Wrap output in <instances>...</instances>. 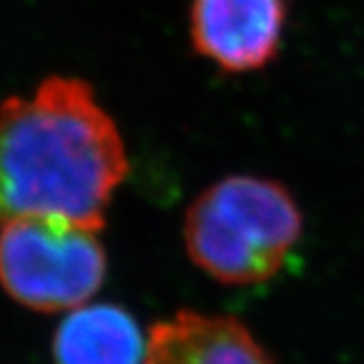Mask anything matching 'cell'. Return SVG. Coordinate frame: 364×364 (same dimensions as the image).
Wrapping results in <instances>:
<instances>
[{"mask_svg": "<svg viewBox=\"0 0 364 364\" xmlns=\"http://www.w3.org/2000/svg\"><path fill=\"white\" fill-rule=\"evenodd\" d=\"M304 231V215L282 182L231 174L213 182L184 215V247L225 286H257L282 272Z\"/></svg>", "mask_w": 364, "mask_h": 364, "instance_id": "2", "label": "cell"}, {"mask_svg": "<svg viewBox=\"0 0 364 364\" xmlns=\"http://www.w3.org/2000/svg\"><path fill=\"white\" fill-rule=\"evenodd\" d=\"M144 364L275 363L237 318L182 310L150 328Z\"/></svg>", "mask_w": 364, "mask_h": 364, "instance_id": "5", "label": "cell"}, {"mask_svg": "<svg viewBox=\"0 0 364 364\" xmlns=\"http://www.w3.org/2000/svg\"><path fill=\"white\" fill-rule=\"evenodd\" d=\"M107 272L100 229L61 219H21L0 229V286L35 312L90 304Z\"/></svg>", "mask_w": 364, "mask_h": 364, "instance_id": "3", "label": "cell"}, {"mask_svg": "<svg viewBox=\"0 0 364 364\" xmlns=\"http://www.w3.org/2000/svg\"><path fill=\"white\" fill-rule=\"evenodd\" d=\"M148 336L114 304H85L67 314L53 336L55 364H144Z\"/></svg>", "mask_w": 364, "mask_h": 364, "instance_id": "6", "label": "cell"}, {"mask_svg": "<svg viewBox=\"0 0 364 364\" xmlns=\"http://www.w3.org/2000/svg\"><path fill=\"white\" fill-rule=\"evenodd\" d=\"M128 170L116 122L83 79L49 77L0 105V229L21 219L102 229Z\"/></svg>", "mask_w": 364, "mask_h": 364, "instance_id": "1", "label": "cell"}, {"mask_svg": "<svg viewBox=\"0 0 364 364\" xmlns=\"http://www.w3.org/2000/svg\"><path fill=\"white\" fill-rule=\"evenodd\" d=\"M287 9V0H193V49L225 73L261 71L279 55Z\"/></svg>", "mask_w": 364, "mask_h": 364, "instance_id": "4", "label": "cell"}]
</instances>
